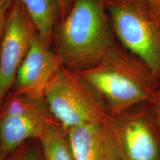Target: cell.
<instances>
[{"label": "cell", "instance_id": "6da1fadb", "mask_svg": "<svg viewBox=\"0 0 160 160\" xmlns=\"http://www.w3.org/2000/svg\"><path fill=\"white\" fill-rule=\"evenodd\" d=\"M91 86L113 115L160 97L159 79L117 39L100 62L77 73Z\"/></svg>", "mask_w": 160, "mask_h": 160}, {"label": "cell", "instance_id": "7a4b0ae2", "mask_svg": "<svg viewBox=\"0 0 160 160\" xmlns=\"http://www.w3.org/2000/svg\"><path fill=\"white\" fill-rule=\"evenodd\" d=\"M116 39L105 0H74L56 25L51 47L63 68L79 73L99 63Z\"/></svg>", "mask_w": 160, "mask_h": 160}, {"label": "cell", "instance_id": "3957f363", "mask_svg": "<svg viewBox=\"0 0 160 160\" xmlns=\"http://www.w3.org/2000/svg\"><path fill=\"white\" fill-rule=\"evenodd\" d=\"M44 97L51 115L66 130L113 117L85 79L62 66L50 81Z\"/></svg>", "mask_w": 160, "mask_h": 160}, {"label": "cell", "instance_id": "277c9868", "mask_svg": "<svg viewBox=\"0 0 160 160\" xmlns=\"http://www.w3.org/2000/svg\"><path fill=\"white\" fill-rule=\"evenodd\" d=\"M116 39L160 79V22L140 0H106Z\"/></svg>", "mask_w": 160, "mask_h": 160}, {"label": "cell", "instance_id": "5b68a950", "mask_svg": "<svg viewBox=\"0 0 160 160\" xmlns=\"http://www.w3.org/2000/svg\"><path fill=\"white\" fill-rule=\"evenodd\" d=\"M55 123L58 122L45 97H31L10 91L0 105V150L11 155L28 142L41 139Z\"/></svg>", "mask_w": 160, "mask_h": 160}, {"label": "cell", "instance_id": "8992f818", "mask_svg": "<svg viewBox=\"0 0 160 160\" xmlns=\"http://www.w3.org/2000/svg\"><path fill=\"white\" fill-rule=\"evenodd\" d=\"M37 29L21 0H16L0 47V105L13 88Z\"/></svg>", "mask_w": 160, "mask_h": 160}, {"label": "cell", "instance_id": "52a82bcc", "mask_svg": "<svg viewBox=\"0 0 160 160\" xmlns=\"http://www.w3.org/2000/svg\"><path fill=\"white\" fill-rule=\"evenodd\" d=\"M122 160H160V143L155 127L145 111L127 110L113 115Z\"/></svg>", "mask_w": 160, "mask_h": 160}, {"label": "cell", "instance_id": "ba28073f", "mask_svg": "<svg viewBox=\"0 0 160 160\" xmlns=\"http://www.w3.org/2000/svg\"><path fill=\"white\" fill-rule=\"evenodd\" d=\"M61 66L52 47L46 44L37 32L11 91L17 94L42 98L48 85Z\"/></svg>", "mask_w": 160, "mask_h": 160}, {"label": "cell", "instance_id": "9c48e42d", "mask_svg": "<svg viewBox=\"0 0 160 160\" xmlns=\"http://www.w3.org/2000/svg\"><path fill=\"white\" fill-rule=\"evenodd\" d=\"M67 131L76 160H122L113 117Z\"/></svg>", "mask_w": 160, "mask_h": 160}, {"label": "cell", "instance_id": "30bf717a", "mask_svg": "<svg viewBox=\"0 0 160 160\" xmlns=\"http://www.w3.org/2000/svg\"><path fill=\"white\" fill-rule=\"evenodd\" d=\"M21 2L40 37L51 47L53 31L59 21L57 0H21Z\"/></svg>", "mask_w": 160, "mask_h": 160}, {"label": "cell", "instance_id": "8fae6325", "mask_svg": "<svg viewBox=\"0 0 160 160\" xmlns=\"http://www.w3.org/2000/svg\"><path fill=\"white\" fill-rule=\"evenodd\" d=\"M39 141L45 160H76L68 131L59 123L50 126Z\"/></svg>", "mask_w": 160, "mask_h": 160}, {"label": "cell", "instance_id": "7c38bea8", "mask_svg": "<svg viewBox=\"0 0 160 160\" xmlns=\"http://www.w3.org/2000/svg\"><path fill=\"white\" fill-rule=\"evenodd\" d=\"M9 160H45L39 140H31L10 155Z\"/></svg>", "mask_w": 160, "mask_h": 160}, {"label": "cell", "instance_id": "4fadbf2b", "mask_svg": "<svg viewBox=\"0 0 160 160\" xmlns=\"http://www.w3.org/2000/svg\"><path fill=\"white\" fill-rule=\"evenodd\" d=\"M16 0H0V47Z\"/></svg>", "mask_w": 160, "mask_h": 160}, {"label": "cell", "instance_id": "5bb4252c", "mask_svg": "<svg viewBox=\"0 0 160 160\" xmlns=\"http://www.w3.org/2000/svg\"><path fill=\"white\" fill-rule=\"evenodd\" d=\"M151 14L160 22V0H140Z\"/></svg>", "mask_w": 160, "mask_h": 160}, {"label": "cell", "instance_id": "9a60e30c", "mask_svg": "<svg viewBox=\"0 0 160 160\" xmlns=\"http://www.w3.org/2000/svg\"><path fill=\"white\" fill-rule=\"evenodd\" d=\"M57 1L59 8V21H62L71 11L74 0H57Z\"/></svg>", "mask_w": 160, "mask_h": 160}, {"label": "cell", "instance_id": "2e32d148", "mask_svg": "<svg viewBox=\"0 0 160 160\" xmlns=\"http://www.w3.org/2000/svg\"><path fill=\"white\" fill-rule=\"evenodd\" d=\"M155 107V116H156V122L159 126L160 129V97L157 104L154 105Z\"/></svg>", "mask_w": 160, "mask_h": 160}, {"label": "cell", "instance_id": "e0dca14e", "mask_svg": "<svg viewBox=\"0 0 160 160\" xmlns=\"http://www.w3.org/2000/svg\"><path fill=\"white\" fill-rule=\"evenodd\" d=\"M10 156H7L0 150V160H9Z\"/></svg>", "mask_w": 160, "mask_h": 160}, {"label": "cell", "instance_id": "ac0fdd59", "mask_svg": "<svg viewBox=\"0 0 160 160\" xmlns=\"http://www.w3.org/2000/svg\"><path fill=\"white\" fill-rule=\"evenodd\" d=\"M105 1H106V0H105Z\"/></svg>", "mask_w": 160, "mask_h": 160}]
</instances>
